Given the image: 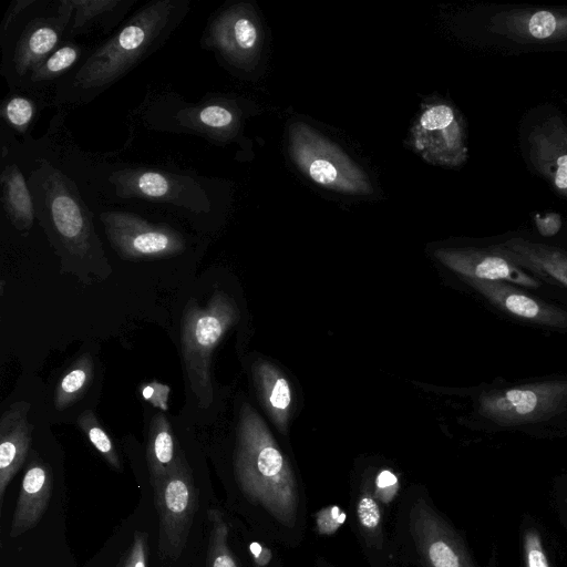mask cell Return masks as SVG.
<instances>
[{
    "label": "cell",
    "mask_w": 567,
    "mask_h": 567,
    "mask_svg": "<svg viewBox=\"0 0 567 567\" xmlns=\"http://www.w3.org/2000/svg\"><path fill=\"white\" fill-rule=\"evenodd\" d=\"M186 0H155L138 9L114 34L56 83V103L91 102L158 50L188 12Z\"/></svg>",
    "instance_id": "cell-1"
},
{
    "label": "cell",
    "mask_w": 567,
    "mask_h": 567,
    "mask_svg": "<svg viewBox=\"0 0 567 567\" xmlns=\"http://www.w3.org/2000/svg\"><path fill=\"white\" fill-rule=\"evenodd\" d=\"M234 465L246 497L278 523L293 527L299 494L292 468L265 422L247 403L240 410Z\"/></svg>",
    "instance_id": "cell-2"
},
{
    "label": "cell",
    "mask_w": 567,
    "mask_h": 567,
    "mask_svg": "<svg viewBox=\"0 0 567 567\" xmlns=\"http://www.w3.org/2000/svg\"><path fill=\"white\" fill-rule=\"evenodd\" d=\"M70 0L32 2L0 31L1 74L13 87H23L32 70L68 38Z\"/></svg>",
    "instance_id": "cell-3"
},
{
    "label": "cell",
    "mask_w": 567,
    "mask_h": 567,
    "mask_svg": "<svg viewBox=\"0 0 567 567\" xmlns=\"http://www.w3.org/2000/svg\"><path fill=\"white\" fill-rule=\"evenodd\" d=\"M240 318L236 301L216 290L206 306L195 299L186 303L181 321V353L192 392L200 409L213 402L212 358L225 333Z\"/></svg>",
    "instance_id": "cell-4"
},
{
    "label": "cell",
    "mask_w": 567,
    "mask_h": 567,
    "mask_svg": "<svg viewBox=\"0 0 567 567\" xmlns=\"http://www.w3.org/2000/svg\"><path fill=\"white\" fill-rule=\"evenodd\" d=\"M35 213L45 219L63 246L85 255L94 236L91 214L74 183L47 161H40L29 178Z\"/></svg>",
    "instance_id": "cell-5"
},
{
    "label": "cell",
    "mask_w": 567,
    "mask_h": 567,
    "mask_svg": "<svg viewBox=\"0 0 567 567\" xmlns=\"http://www.w3.org/2000/svg\"><path fill=\"white\" fill-rule=\"evenodd\" d=\"M159 517V549L176 559L182 554L198 507V489L181 451L164 477L152 485Z\"/></svg>",
    "instance_id": "cell-6"
},
{
    "label": "cell",
    "mask_w": 567,
    "mask_h": 567,
    "mask_svg": "<svg viewBox=\"0 0 567 567\" xmlns=\"http://www.w3.org/2000/svg\"><path fill=\"white\" fill-rule=\"evenodd\" d=\"M291 150L298 166L315 183L341 192L370 190L365 175L351 158L308 126H292Z\"/></svg>",
    "instance_id": "cell-7"
},
{
    "label": "cell",
    "mask_w": 567,
    "mask_h": 567,
    "mask_svg": "<svg viewBox=\"0 0 567 567\" xmlns=\"http://www.w3.org/2000/svg\"><path fill=\"white\" fill-rule=\"evenodd\" d=\"M111 247L125 260L162 259L181 255L183 235L166 224H154L128 212L100 215Z\"/></svg>",
    "instance_id": "cell-8"
},
{
    "label": "cell",
    "mask_w": 567,
    "mask_h": 567,
    "mask_svg": "<svg viewBox=\"0 0 567 567\" xmlns=\"http://www.w3.org/2000/svg\"><path fill=\"white\" fill-rule=\"evenodd\" d=\"M109 182L115 195L171 204L190 212H208L207 195L195 178L146 168H124L113 172Z\"/></svg>",
    "instance_id": "cell-9"
},
{
    "label": "cell",
    "mask_w": 567,
    "mask_h": 567,
    "mask_svg": "<svg viewBox=\"0 0 567 567\" xmlns=\"http://www.w3.org/2000/svg\"><path fill=\"white\" fill-rule=\"evenodd\" d=\"M567 401V382L550 381L494 390L480 398V413L501 425L543 419Z\"/></svg>",
    "instance_id": "cell-10"
},
{
    "label": "cell",
    "mask_w": 567,
    "mask_h": 567,
    "mask_svg": "<svg viewBox=\"0 0 567 567\" xmlns=\"http://www.w3.org/2000/svg\"><path fill=\"white\" fill-rule=\"evenodd\" d=\"M410 518L426 567H476L456 534L423 498L414 503Z\"/></svg>",
    "instance_id": "cell-11"
},
{
    "label": "cell",
    "mask_w": 567,
    "mask_h": 567,
    "mask_svg": "<svg viewBox=\"0 0 567 567\" xmlns=\"http://www.w3.org/2000/svg\"><path fill=\"white\" fill-rule=\"evenodd\" d=\"M257 42V25L240 6L218 12L202 37L203 48L214 50L225 61L240 68L251 63Z\"/></svg>",
    "instance_id": "cell-12"
},
{
    "label": "cell",
    "mask_w": 567,
    "mask_h": 567,
    "mask_svg": "<svg viewBox=\"0 0 567 567\" xmlns=\"http://www.w3.org/2000/svg\"><path fill=\"white\" fill-rule=\"evenodd\" d=\"M30 404L25 401L13 403L0 419V505L4 492L23 465L31 443L33 426L28 414Z\"/></svg>",
    "instance_id": "cell-13"
},
{
    "label": "cell",
    "mask_w": 567,
    "mask_h": 567,
    "mask_svg": "<svg viewBox=\"0 0 567 567\" xmlns=\"http://www.w3.org/2000/svg\"><path fill=\"white\" fill-rule=\"evenodd\" d=\"M52 489L53 477L50 466L39 457H32L21 482L10 537H18L37 526L48 508Z\"/></svg>",
    "instance_id": "cell-14"
},
{
    "label": "cell",
    "mask_w": 567,
    "mask_h": 567,
    "mask_svg": "<svg viewBox=\"0 0 567 567\" xmlns=\"http://www.w3.org/2000/svg\"><path fill=\"white\" fill-rule=\"evenodd\" d=\"M493 305L522 319L567 329V312L529 297L502 281L467 280Z\"/></svg>",
    "instance_id": "cell-15"
},
{
    "label": "cell",
    "mask_w": 567,
    "mask_h": 567,
    "mask_svg": "<svg viewBox=\"0 0 567 567\" xmlns=\"http://www.w3.org/2000/svg\"><path fill=\"white\" fill-rule=\"evenodd\" d=\"M435 255L445 266L461 274L466 280H509L527 287L539 286V282L534 278L519 271L506 259L498 256H472L443 250L436 251Z\"/></svg>",
    "instance_id": "cell-16"
},
{
    "label": "cell",
    "mask_w": 567,
    "mask_h": 567,
    "mask_svg": "<svg viewBox=\"0 0 567 567\" xmlns=\"http://www.w3.org/2000/svg\"><path fill=\"white\" fill-rule=\"evenodd\" d=\"M72 20L68 38L101 31L111 32L123 20L135 0H70Z\"/></svg>",
    "instance_id": "cell-17"
},
{
    "label": "cell",
    "mask_w": 567,
    "mask_h": 567,
    "mask_svg": "<svg viewBox=\"0 0 567 567\" xmlns=\"http://www.w3.org/2000/svg\"><path fill=\"white\" fill-rule=\"evenodd\" d=\"M235 123V115L227 105L205 100L200 103L181 107L169 116L168 130L193 132L206 138H218Z\"/></svg>",
    "instance_id": "cell-18"
},
{
    "label": "cell",
    "mask_w": 567,
    "mask_h": 567,
    "mask_svg": "<svg viewBox=\"0 0 567 567\" xmlns=\"http://www.w3.org/2000/svg\"><path fill=\"white\" fill-rule=\"evenodd\" d=\"M254 380L272 422L286 433L291 408V389L282 373L270 362L258 360L252 365Z\"/></svg>",
    "instance_id": "cell-19"
},
{
    "label": "cell",
    "mask_w": 567,
    "mask_h": 567,
    "mask_svg": "<svg viewBox=\"0 0 567 567\" xmlns=\"http://www.w3.org/2000/svg\"><path fill=\"white\" fill-rule=\"evenodd\" d=\"M454 124V113L447 105L426 109L413 128V144L429 162L445 161V148L450 146L447 128Z\"/></svg>",
    "instance_id": "cell-20"
},
{
    "label": "cell",
    "mask_w": 567,
    "mask_h": 567,
    "mask_svg": "<svg viewBox=\"0 0 567 567\" xmlns=\"http://www.w3.org/2000/svg\"><path fill=\"white\" fill-rule=\"evenodd\" d=\"M3 207L19 230H28L34 221L35 206L29 184L16 164L6 166L1 173Z\"/></svg>",
    "instance_id": "cell-21"
},
{
    "label": "cell",
    "mask_w": 567,
    "mask_h": 567,
    "mask_svg": "<svg viewBox=\"0 0 567 567\" xmlns=\"http://www.w3.org/2000/svg\"><path fill=\"white\" fill-rule=\"evenodd\" d=\"M181 450H177L171 423L162 413H156L150 423L146 461L151 485L166 475L177 461Z\"/></svg>",
    "instance_id": "cell-22"
},
{
    "label": "cell",
    "mask_w": 567,
    "mask_h": 567,
    "mask_svg": "<svg viewBox=\"0 0 567 567\" xmlns=\"http://www.w3.org/2000/svg\"><path fill=\"white\" fill-rule=\"evenodd\" d=\"M83 49L80 44L64 41L32 70L23 89L42 90L55 80L60 81L81 63Z\"/></svg>",
    "instance_id": "cell-23"
},
{
    "label": "cell",
    "mask_w": 567,
    "mask_h": 567,
    "mask_svg": "<svg viewBox=\"0 0 567 567\" xmlns=\"http://www.w3.org/2000/svg\"><path fill=\"white\" fill-rule=\"evenodd\" d=\"M94 372V363L89 352L83 353L60 379L53 403L63 411L80 400L89 390Z\"/></svg>",
    "instance_id": "cell-24"
},
{
    "label": "cell",
    "mask_w": 567,
    "mask_h": 567,
    "mask_svg": "<svg viewBox=\"0 0 567 567\" xmlns=\"http://www.w3.org/2000/svg\"><path fill=\"white\" fill-rule=\"evenodd\" d=\"M210 524L207 567H238L228 546V526L220 511L210 508L207 512Z\"/></svg>",
    "instance_id": "cell-25"
},
{
    "label": "cell",
    "mask_w": 567,
    "mask_h": 567,
    "mask_svg": "<svg viewBox=\"0 0 567 567\" xmlns=\"http://www.w3.org/2000/svg\"><path fill=\"white\" fill-rule=\"evenodd\" d=\"M78 425L101 456L116 471H121V462L114 443L100 424L92 410H84L78 416Z\"/></svg>",
    "instance_id": "cell-26"
},
{
    "label": "cell",
    "mask_w": 567,
    "mask_h": 567,
    "mask_svg": "<svg viewBox=\"0 0 567 567\" xmlns=\"http://www.w3.org/2000/svg\"><path fill=\"white\" fill-rule=\"evenodd\" d=\"M359 525L368 538L382 542V512L378 498L369 489H363L357 501Z\"/></svg>",
    "instance_id": "cell-27"
},
{
    "label": "cell",
    "mask_w": 567,
    "mask_h": 567,
    "mask_svg": "<svg viewBox=\"0 0 567 567\" xmlns=\"http://www.w3.org/2000/svg\"><path fill=\"white\" fill-rule=\"evenodd\" d=\"M37 113L33 100L23 95L6 99L1 106L2 118L17 132L24 133L31 125Z\"/></svg>",
    "instance_id": "cell-28"
},
{
    "label": "cell",
    "mask_w": 567,
    "mask_h": 567,
    "mask_svg": "<svg viewBox=\"0 0 567 567\" xmlns=\"http://www.w3.org/2000/svg\"><path fill=\"white\" fill-rule=\"evenodd\" d=\"M524 555L526 567H549L542 538L535 528L524 535Z\"/></svg>",
    "instance_id": "cell-29"
},
{
    "label": "cell",
    "mask_w": 567,
    "mask_h": 567,
    "mask_svg": "<svg viewBox=\"0 0 567 567\" xmlns=\"http://www.w3.org/2000/svg\"><path fill=\"white\" fill-rule=\"evenodd\" d=\"M147 553V534L136 532L130 549L116 567H146Z\"/></svg>",
    "instance_id": "cell-30"
},
{
    "label": "cell",
    "mask_w": 567,
    "mask_h": 567,
    "mask_svg": "<svg viewBox=\"0 0 567 567\" xmlns=\"http://www.w3.org/2000/svg\"><path fill=\"white\" fill-rule=\"evenodd\" d=\"M528 28L533 37L547 38L555 31V17L548 11H538L530 18Z\"/></svg>",
    "instance_id": "cell-31"
},
{
    "label": "cell",
    "mask_w": 567,
    "mask_h": 567,
    "mask_svg": "<svg viewBox=\"0 0 567 567\" xmlns=\"http://www.w3.org/2000/svg\"><path fill=\"white\" fill-rule=\"evenodd\" d=\"M344 520V514L337 506L324 508L318 514L317 525L321 534H331L339 528Z\"/></svg>",
    "instance_id": "cell-32"
},
{
    "label": "cell",
    "mask_w": 567,
    "mask_h": 567,
    "mask_svg": "<svg viewBox=\"0 0 567 567\" xmlns=\"http://www.w3.org/2000/svg\"><path fill=\"white\" fill-rule=\"evenodd\" d=\"M534 264L567 286V260L559 258H534Z\"/></svg>",
    "instance_id": "cell-33"
},
{
    "label": "cell",
    "mask_w": 567,
    "mask_h": 567,
    "mask_svg": "<svg viewBox=\"0 0 567 567\" xmlns=\"http://www.w3.org/2000/svg\"><path fill=\"white\" fill-rule=\"evenodd\" d=\"M375 483L378 495L382 501H390L399 488L396 476L388 470L379 473Z\"/></svg>",
    "instance_id": "cell-34"
},
{
    "label": "cell",
    "mask_w": 567,
    "mask_h": 567,
    "mask_svg": "<svg viewBox=\"0 0 567 567\" xmlns=\"http://www.w3.org/2000/svg\"><path fill=\"white\" fill-rule=\"evenodd\" d=\"M558 168L556 172L555 184L558 188H567V155H561L557 159Z\"/></svg>",
    "instance_id": "cell-35"
},
{
    "label": "cell",
    "mask_w": 567,
    "mask_h": 567,
    "mask_svg": "<svg viewBox=\"0 0 567 567\" xmlns=\"http://www.w3.org/2000/svg\"><path fill=\"white\" fill-rule=\"evenodd\" d=\"M251 553L255 557L256 565L265 566L270 559V553L267 548L261 547L258 544L250 545Z\"/></svg>",
    "instance_id": "cell-36"
},
{
    "label": "cell",
    "mask_w": 567,
    "mask_h": 567,
    "mask_svg": "<svg viewBox=\"0 0 567 567\" xmlns=\"http://www.w3.org/2000/svg\"><path fill=\"white\" fill-rule=\"evenodd\" d=\"M255 567H262V566L256 565Z\"/></svg>",
    "instance_id": "cell-37"
}]
</instances>
